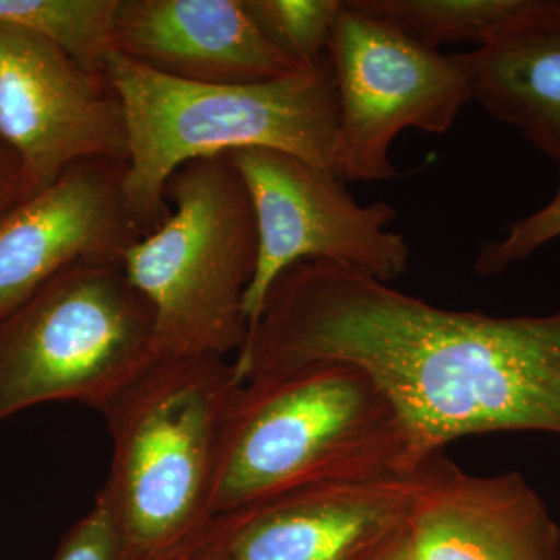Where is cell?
Instances as JSON below:
<instances>
[{"instance_id":"6da1fadb","label":"cell","mask_w":560,"mask_h":560,"mask_svg":"<svg viewBox=\"0 0 560 560\" xmlns=\"http://www.w3.org/2000/svg\"><path fill=\"white\" fill-rule=\"evenodd\" d=\"M331 361L366 372L399 412L410 474L475 434H560V312L448 311L349 265L301 261L271 287L235 371Z\"/></svg>"},{"instance_id":"7a4b0ae2","label":"cell","mask_w":560,"mask_h":560,"mask_svg":"<svg viewBox=\"0 0 560 560\" xmlns=\"http://www.w3.org/2000/svg\"><path fill=\"white\" fill-rule=\"evenodd\" d=\"M407 455L399 412L359 368L331 361L253 375L221 422L213 515L318 482L411 475Z\"/></svg>"},{"instance_id":"d6986e66","label":"cell","mask_w":560,"mask_h":560,"mask_svg":"<svg viewBox=\"0 0 560 560\" xmlns=\"http://www.w3.org/2000/svg\"><path fill=\"white\" fill-rule=\"evenodd\" d=\"M120 534L113 512L101 495L91 511L72 526L54 560H120Z\"/></svg>"},{"instance_id":"ffe728a7","label":"cell","mask_w":560,"mask_h":560,"mask_svg":"<svg viewBox=\"0 0 560 560\" xmlns=\"http://www.w3.org/2000/svg\"><path fill=\"white\" fill-rule=\"evenodd\" d=\"M28 195L31 194H28L21 162L0 140V215Z\"/></svg>"},{"instance_id":"30bf717a","label":"cell","mask_w":560,"mask_h":560,"mask_svg":"<svg viewBox=\"0 0 560 560\" xmlns=\"http://www.w3.org/2000/svg\"><path fill=\"white\" fill-rule=\"evenodd\" d=\"M433 460L411 475L279 493L219 515L205 540L221 560H370L407 528Z\"/></svg>"},{"instance_id":"ba28073f","label":"cell","mask_w":560,"mask_h":560,"mask_svg":"<svg viewBox=\"0 0 560 560\" xmlns=\"http://www.w3.org/2000/svg\"><path fill=\"white\" fill-rule=\"evenodd\" d=\"M230 154L256 220V271L245 301L248 337L276 280L301 261H337L386 283L408 270L410 246L389 231L397 212L388 202L361 206L337 173L283 151Z\"/></svg>"},{"instance_id":"5b68a950","label":"cell","mask_w":560,"mask_h":560,"mask_svg":"<svg viewBox=\"0 0 560 560\" xmlns=\"http://www.w3.org/2000/svg\"><path fill=\"white\" fill-rule=\"evenodd\" d=\"M171 213L121 267L154 316L156 355L237 357L257 261L253 205L231 154L191 161L165 187Z\"/></svg>"},{"instance_id":"7402d4cb","label":"cell","mask_w":560,"mask_h":560,"mask_svg":"<svg viewBox=\"0 0 560 560\" xmlns=\"http://www.w3.org/2000/svg\"><path fill=\"white\" fill-rule=\"evenodd\" d=\"M173 560H221L220 556L217 555L212 547H209L208 541H202L197 550L187 552V555L180 556Z\"/></svg>"},{"instance_id":"277c9868","label":"cell","mask_w":560,"mask_h":560,"mask_svg":"<svg viewBox=\"0 0 560 560\" xmlns=\"http://www.w3.org/2000/svg\"><path fill=\"white\" fill-rule=\"evenodd\" d=\"M234 361L156 355L101 411L113 460L98 495L120 534V560H173L197 550L215 521L213 467Z\"/></svg>"},{"instance_id":"44dd1931","label":"cell","mask_w":560,"mask_h":560,"mask_svg":"<svg viewBox=\"0 0 560 560\" xmlns=\"http://www.w3.org/2000/svg\"><path fill=\"white\" fill-rule=\"evenodd\" d=\"M407 529V528H405ZM370 560H416L412 558L410 548H408L407 539H405V530L397 536L396 539L389 541L386 547H383L374 558Z\"/></svg>"},{"instance_id":"52a82bcc","label":"cell","mask_w":560,"mask_h":560,"mask_svg":"<svg viewBox=\"0 0 560 560\" xmlns=\"http://www.w3.org/2000/svg\"><path fill=\"white\" fill-rule=\"evenodd\" d=\"M327 57L337 83L335 173L381 183L396 176L394 139L407 128L445 135L474 101L460 55H445L346 2L335 21Z\"/></svg>"},{"instance_id":"e0dca14e","label":"cell","mask_w":560,"mask_h":560,"mask_svg":"<svg viewBox=\"0 0 560 560\" xmlns=\"http://www.w3.org/2000/svg\"><path fill=\"white\" fill-rule=\"evenodd\" d=\"M261 32L283 54L304 66L327 57L341 0H245Z\"/></svg>"},{"instance_id":"5bb4252c","label":"cell","mask_w":560,"mask_h":560,"mask_svg":"<svg viewBox=\"0 0 560 560\" xmlns=\"http://www.w3.org/2000/svg\"><path fill=\"white\" fill-rule=\"evenodd\" d=\"M459 55L474 101L560 168V0H529L481 46Z\"/></svg>"},{"instance_id":"3957f363","label":"cell","mask_w":560,"mask_h":560,"mask_svg":"<svg viewBox=\"0 0 560 560\" xmlns=\"http://www.w3.org/2000/svg\"><path fill=\"white\" fill-rule=\"evenodd\" d=\"M105 79L127 119L125 200L142 235L167 219L165 187L191 161L270 149L335 172L340 106L329 57L282 79L212 84L173 79L114 50Z\"/></svg>"},{"instance_id":"8992f818","label":"cell","mask_w":560,"mask_h":560,"mask_svg":"<svg viewBox=\"0 0 560 560\" xmlns=\"http://www.w3.org/2000/svg\"><path fill=\"white\" fill-rule=\"evenodd\" d=\"M153 327L121 261L62 272L0 320V420L44 401L102 411L156 357Z\"/></svg>"},{"instance_id":"ac0fdd59","label":"cell","mask_w":560,"mask_h":560,"mask_svg":"<svg viewBox=\"0 0 560 560\" xmlns=\"http://www.w3.org/2000/svg\"><path fill=\"white\" fill-rule=\"evenodd\" d=\"M560 237V183L555 197L544 208L511 223L500 241L485 242L475 260V271L485 278L503 275L518 261Z\"/></svg>"},{"instance_id":"8fae6325","label":"cell","mask_w":560,"mask_h":560,"mask_svg":"<svg viewBox=\"0 0 560 560\" xmlns=\"http://www.w3.org/2000/svg\"><path fill=\"white\" fill-rule=\"evenodd\" d=\"M125 168L79 162L0 215V320L77 265L121 261L142 237L125 200Z\"/></svg>"},{"instance_id":"9c48e42d","label":"cell","mask_w":560,"mask_h":560,"mask_svg":"<svg viewBox=\"0 0 560 560\" xmlns=\"http://www.w3.org/2000/svg\"><path fill=\"white\" fill-rule=\"evenodd\" d=\"M0 140L21 162L31 195L79 162H127L128 154L124 106L105 77L7 24H0Z\"/></svg>"},{"instance_id":"9a60e30c","label":"cell","mask_w":560,"mask_h":560,"mask_svg":"<svg viewBox=\"0 0 560 560\" xmlns=\"http://www.w3.org/2000/svg\"><path fill=\"white\" fill-rule=\"evenodd\" d=\"M119 0H0V24L49 40L92 75L105 77Z\"/></svg>"},{"instance_id":"4fadbf2b","label":"cell","mask_w":560,"mask_h":560,"mask_svg":"<svg viewBox=\"0 0 560 560\" xmlns=\"http://www.w3.org/2000/svg\"><path fill=\"white\" fill-rule=\"evenodd\" d=\"M114 50L195 83H259L311 68L265 36L245 0H119Z\"/></svg>"},{"instance_id":"2e32d148","label":"cell","mask_w":560,"mask_h":560,"mask_svg":"<svg viewBox=\"0 0 560 560\" xmlns=\"http://www.w3.org/2000/svg\"><path fill=\"white\" fill-rule=\"evenodd\" d=\"M529 0H348L350 7L393 25L420 46L440 50L442 44L481 46Z\"/></svg>"},{"instance_id":"7c38bea8","label":"cell","mask_w":560,"mask_h":560,"mask_svg":"<svg viewBox=\"0 0 560 560\" xmlns=\"http://www.w3.org/2000/svg\"><path fill=\"white\" fill-rule=\"evenodd\" d=\"M416 560H560V528L517 471L478 477L434 458L405 529Z\"/></svg>"}]
</instances>
